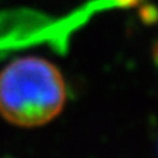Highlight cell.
<instances>
[{
  "label": "cell",
  "instance_id": "cell-1",
  "mask_svg": "<svg viewBox=\"0 0 158 158\" xmlns=\"http://www.w3.org/2000/svg\"><path fill=\"white\" fill-rule=\"evenodd\" d=\"M66 98L62 73L45 58H17L0 71V116L15 127L50 123L62 112Z\"/></svg>",
  "mask_w": 158,
  "mask_h": 158
}]
</instances>
